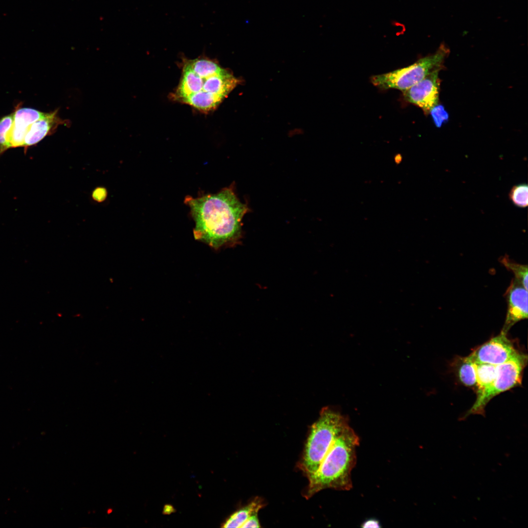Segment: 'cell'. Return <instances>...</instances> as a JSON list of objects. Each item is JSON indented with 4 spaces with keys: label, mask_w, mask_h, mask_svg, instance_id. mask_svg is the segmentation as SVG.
<instances>
[{
    "label": "cell",
    "mask_w": 528,
    "mask_h": 528,
    "mask_svg": "<svg viewBox=\"0 0 528 528\" xmlns=\"http://www.w3.org/2000/svg\"><path fill=\"white\" fill-rule=\"evenodd\" d=\"M461 382L468 387L476 386V362L469 355L462 360L458 370Z\"/></svg>",
    "instance_id": "5bb4252c"
},
{
    "label": "cell",
    "mask_w": 528,
    "mask_h": 528,
    "mask_svg": "<svg viewBox=\"0 0 528 528\" xmlns=\"http://www.w3.org/2000/svg\"><path fill=\"white\" fill-rule=\"evenodd\" d=\"M348 418L330 407L323 408L311 426L299 466L306 476L313 474L332 444L346 427Z\"/></svg>",
    "instance_id": "277c9868"
},
{
    "label": "cell",
    "mask_w": 528,
    "mask_h": 528,
    "mask_svg": "<svg viewBox=\"0 0 528 528\" xmlns=\"http://www.w3.org/2000/svg\"><path fill=\"white\" fill-rule=\"evenodd\" d=\"M261 526L258 519V513L251 516L242 526V528H260Z\"/></svg>",
    "instance_id": "ffe728a7"
},
{
    "label": "cell",
    "mask_w": 528,
    "mask_h": 528,
    "mask_svg": "<svg viewBox=\"0 0 528 528\" xmlns=\"http://www.w3.org/2000/svg\"><path fill=\"white\" fill-rule=\"evenodd\" d=\"M501 263L509 270L511 271L515 275V279L518 281L523 286L528 290V266L521 264L504 257L501 259Z\"/></svg>",
    "instance_id": "2e32d148"
},
{
    "label": "cell",
    "mask_w": 528,
    "mask_h": 528,
    "mask_svg": "<svg viewBox=\"0 0 528 528\" xmlns=\"http://www.w3.org/2000/svg\"><path fill=\"white\" fill-rule=\"evenodd\" d=\"M181 70L170 98L203 113L215 110L240 82L215 59L203 56L184 59Z\"/></svg>",
    "instance_id": "7a4b0ae2"
},
{
    "label": "cell",
    "mask_w": 528,
    "mask_h": 528,
    "mask_svg": "<svg viewBox=\"0 0 528 528\" xmlns=\"http://www.w3.org/2000/svg\"><path fill=\"white\" fill-rule=\"evenodd\" d=\"M435 125L440 128L441 125L447 121L449 115L447 111L442 105L438 104L434 106L430 111Z\"/></svg>",
    "instance_id": "ac0fdd59"
},
{
    "label": "cell",
    "mask_w": 528,
    "mask_h": 528,
    "mask_svg": "<svg viewBox=\"0 0 528 528\" xmlns=\"http://www.w3.org/2000/svg\"><path fill=\"white\" fill-rule=\"evenodd\" d=\"M509 198L518 207L525 208L528 204V186L523 183L514 186L510 190Z\"/></svg>",
    "instance_id": "e0dca14e"
},
{
    "label": "cell",
    "mask_w": 528,
    "mask_h": 528,
    "mask_svg": "<svg viewBox=\"0 0 528 528\" xmlns=\"http://www.w3.org/2000/svg\"><path fill=\"white\" fill-rule=\"evenodd\" d=\"M107 190L103 187H98L95 189L92 195L93 199L99 202L104 201L107 198Z\"/></svg>",
    "instance_id": "d6986e66"
},
{
    "label": "cell",
    "mask_w": 528,
    "mask_h": 528,
    "mask_svg": "<svg viewBox=\"0 0 528 528\" xmlns=\"http://www.w3.org/2000/svg\"><path fill=\"white\" fill-rule=\"evenodd\" d=\"M507 309L502 331L507 333L517 322L528 318V290L516 279H513L507 289Z\"/></svg>",
    "instance_id": "9c48e42d"
},
{
    "label": "cell",
    "mask_w": 528,
    "mask_h": 528,
    "mask_svg": "<svg viewBox=\"0 0 528 528\" xmlns=\"http://www.w3.org/2000/svg\"><path fill=\"white\" fill-rule=\"evenodd\" d=\"M441 69L434 70L423 79L408 89L403 91L406 101L421 108L425 114L438 104L440 80L439 72Z\"/></svg>",
    "instance_id": "ba28073f"
},
{
    "label": "cell",
    "mask_w": 528,
    "mask_h": 528,
    "mask_svg": "<svg viewBox=\"0 0 528 528\" xmlns=\"http://www.w3.org/2000/svg\"><path fill=\"white\" fill-rule=\"evenodd\" d=\"M13 123V112L0 119V156L11 148L10 134Z\"/></svg>",
    "instance_id": "9a60e30c"
},
{
    "label": "cell",
    "mask_w": 528,
    "mask_h": 528,
    "mask_svg": "<svg viewBox=\"0 0 528 528\" xmlns=\"http://www.w3.org/2000/svg\"><path fill=\"white\" fill-rule=\"evenodd\" d=\"M57 111L58 110H56L46 113L44 117L31 124L24 140L23 147L25 150L51 134L59 125L63 124V120L58 116Z\"/></svg>",
    "instance_id": "8fae6325"
},
{
    "label": "cell",
    "mask_w": 528,
    "mask_h": 528,
    "mask_svg": "<svg viewBox=\"0 0 528 528\" xmlns=\"http://www.w3.org/2000/svg\"><path fill=\"white\" fill-rule=\"evenodd\" d=\"M527 363V356L519 352L507 361L497 366V372L492 383L479 396L465 415V419L471 414L484 415L488 402L496 396L521 383L524 369Z\"/></svg>",
    "instance_id": "8992f818"
},
{
    "label": "cell",
    "mask_w": 528,
    "mask_h": 528,
    "mask_svg": "<svg viewBox=\"0 0 528 528\" xmlns=\"http://www.w3.org/2000/svg\"><path fill=\"white\" fill-rule=\"evenodd\" d=\"M173 508L171 506H166L164 507V511L165 513H167V514H168L173 511Z\"/></svg>",
    "instance_id": "7402d4cb"
},
{
    "label": "cell",
    "mask_w": 528,
    "mask_h": 528,
    "mask_svg": "<svg viewBox=\"0 0 528 528\" xmlns=\"http://www.w3.org/2000/svg\"><path fill=\"white\" fill-rule=\"evenodd\" d=\"M265 506L261 498L256 497L248 504L235 511L223 524V528H241L252 515L258 513Z\"/></svg>",
    "instance_id": "7c38bea8"
},
{
    "label": "cell",
    "mask_w": 528,
    "mask_h": 528,
    "mask_svg": "<svg viewBox=\"0 0 528 528\" xmlns=\"http://www.w3.org/2000/svg\"><path fill=\"white\" fill-rule=\"evenodd\" d=\"M359 438L348 425L335 440L317 470L307 477L305 497L309 499L325 489L348 491L352 487L351 472L356 462Z\"/></svg>",
    "instance_id": "3957f363"
},
{
    "label": "cell",
    "mask_w": 528,
    "mask_h": 528,
    "mask_svg": "<svg viewBox=\"0 0 528 528\" xmlns=\"http://www.w3.org/2000/svg\"><path fill=\"white\" fill-rule=\"evenodd\" d=\"M449 52V49L441 44L434 54L422 58L408 66L374 75L371 78V82L382 89L395 88L405 91L434 70L441 69Z\"/></svg>",
    "instance_id": "5b68a950"
},
{
    "label": "cell",
    "mask_w": 528,
    "mask_h": 528,
    "mask_svg": "<svg viewBox=\"0 0 528 528\" xmlns=\"http://www.w3.org/2000/svg\"><path fill=\"white\" fill-rule=\"evenodd\" d=\"M234 184L215 194L193 198L187 196L184 203L195 221V239L214 249L238 242L242 236V220L250 211L241 201Z\"/></svg>",
    "instance_id": "6da1fadb"
},
{
    "label": "cell",
    "mask_w": 528,
    "mask_h": 528,
    "mask_svg": "<svg viewBox=\"0 0 528 528\" xmlns=\"http://www.w3.org/2000/svg\"><path fill=\"white\" fill-rule=\"evenodd\" d=\"M497 366L476 362L477 396L481 395L493 382L497 372Z\"/></svg>",
    "instance_id": "4fadbf2b"
},
{
    "label": "cell",
    "mask_w": 528,
    "mask_h": 528,
    "mask_svg": "<svg viewBox=\"0 0 528 528\" xmlns=\"http://www.w3.org/2000/svg\"><path fill=\"white\" fill-rule=\"evenodd\" d=\"M46 113L30 108H16L10 134L11 148L23 147L25 135L32 123L44 117Z\"/></svg>",
    "instance_id": "30bf717a"
},
{
    "label": "cell",
    "mask_w": 528,
    "mask_h": 528,
    "mask_svg": "<svg viewBox=\"0 0 528 528\" xmlns=\"http://www.w3.org/2000/svg\"><path fill=\"white\" fill-rule=\"evenodd\" d=\"M401 159H402L401 155L400 154H397L395 157V162L396 163H399L401 161Z\"/></svg>",
    "instance_id": "603a6c76"
},
{
    "label": "cell",
    "mask_w": 528,
    "mask_h": 528,
    "mask_svg": "<svg viewBox=\"0 0 528 528\" xmlns=\"http://www.w3.org/2000/svg\"><path fill=\"white\" fill-rule=\"evenodd\" d=\"M361 527L362 528H380V524L377 520L375 519H370L367 520L362 524Z\"/></svg>",
    "instance_id": "44dd1931"
},
{
    "label": "cell",
    "mask_w": 528,
    "mask_h": 528,
    "mask_svg": "<svg viewBox=\"0 0 528 528\" xmlns=\"http://www.w3.org/2000/svg\"><path fill=\"white\" fill-rule=\"evenodd\" d=\"M519 352L507 337L506 333L501 331L475 350L469 356L477 363L498 365L507 361Z\"/></svg>",
    "instance_id": "52a82bcc"
}]
</instances>
